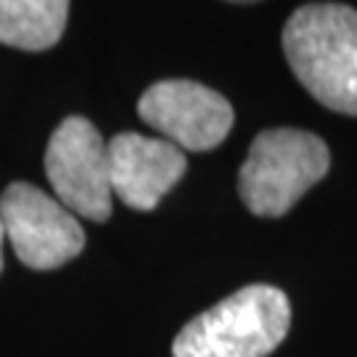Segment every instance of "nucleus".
<instances>
[{
	"instance_id": "7",
	"label": "nucleus",
	"mask_w": 357,
	"mask_h": 357,
	"mask_svg": "<svg viewBox=\"0 0 357 357\" xmlns=\"http://www.w3.org/2000/svg\"><path fill=\"white\" fill-rule=\"evenodd\" d=\"M188 169L185 151L165 138L119 132L109 141L112 196L138 212H151Z\"/></svg>"
},
{
	"instance_id": "1",
	"label": "nucleus",
	"mask_w": 357,
	"mask_h": 357,
	"mask_svg": "<svg viewBox=\"0 0 357 357\" xmlns=\"http://www.w3.org/2000/svg\"><path fill=\"white\" fill-rule=\"evenodd\" d=\"M283 53L315 101L357 116V8L344 3L296 8L283 26Z\"/></svg>"
},
{
	"instance_id": "5",
	"label": "nucleus",
	"mask_w": 357,
	"mask_h": 357,
	"mask_svg": "<svg viewBox=\"0 0 357 357\" xmlns=\"http://www.w3.org/2000/svg\"><path fill=\"white\" fill-rule=\"evenodd\" d=\"M0 222L16 257L32 270H53L85 246L77 217L29 183H11L0 196Z\"/></svg>"
},
{
	"instance_id": "9",
	"label": "nucleus",
	"mask_w": 357,
	"mask_h": 357,
	"mask_svg": "<svg viewBox=\"0 0 357 357\" xmlns=\"http://www.w3.org/2000/svg\"><path fill=\"white\" fill-rule=\"evenodd\" d=\"M3 238H6V230H3V222H0V270H3Z\"/></svg>"
},
{
	"instance_id": "3",
	"label": "nucleus",
	"mask_w": 357,
	"mask_h": 357,
	"mask_svg": "<svg viewBox=\"0 0 357 357\" xmlns=\"http://www.w3.org/2000/svg\"><path fill=\"white\" fill-rule=\"evenodd\" d=\"M331 167L328 146L296 128L259 132L238 172V193L257 217H281L326 178Z\"/></svg>"
},
{
	"instance_id": "10",
	"label": "nucleus",
	"mask_w": 357,
	"mask_h": 357,
	"mask_svg": "<svg viewBox=\"0 0 357 357\" xmlns=\"http://www.w3.org/2000/svg\"><path fill=\"white\" fill-rule=\"evenodd\" d=\"M230 3H257V0H230Z\"/></svg>"
},
{
	"instance_id": "8",
	"label": "nucleus",
	"mask_w": 357,
	"mask_h": 357,
	"mask_svg": "<svg viewBox=\"0 0 357 357\" xmlns=\"http://www.w3.org/2000/svg\"><path fill=\"white\" fill-rule=\"evenodd\" d=\"M69 0H0V43L19 51H48L64 35Z\"/></svg>"
},
{
	"instance_id": "2",
	"label": "nucleus",
	"mask_w": 357,
	"mask_h": 357,
	"mask_svg": "<svg viewBox=\"0 0 357 357\" xmlns=\"http://www.w3.org/2000/svg\"><path fill=\"white\" fill-rule=\"evenodd\" d=\"M291 326V305L275 286L255 283L183 326L172 357H268Z\"/></svg>"
},
{
	"instance_id": "6",
	"label": "nucleus",
	"mask_w": 357,
	"mask_h": 357,
	"mask_svg": "<svg viewBox=\"0 0 357 357\" xmlns=\"http://www.w3.org/2000/svg\"><path fill=\"white\" fill-rule=\"evenodd\" d=\"M138 114L180 151L217 149L236 119L225 96L193 79L153 82L138 101Z\"/></svg>"
},
{
	"instance_id": "4",
	"label": "nucleus",
	"mask_w": 357,
	"mask_h": 357,
	"mask_svg": "<svg viewBox=\"0 0 357 357\" xmlns=\"http://www.w3.org/2000/svg\"><path fill=\"white\" fill-rule=\"evenodd\" d=\"M45 175L59 204L93 222L112 217L109 143L85 116H66L45 149Z\"/></svg>"
}]
</instances>
